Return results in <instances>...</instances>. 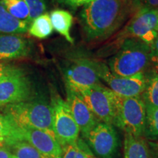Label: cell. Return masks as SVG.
<instances>
[{"mask_svg":"<svg viewBox=\"0 0 158 158\" xmlns=\"http://www.w3.org/2000/svg\"><path fill=\"white\" fill-rule=\"evenodd\" d=\"M133 9L130 0H93L81 13L83 29L89 41L107 38Z\"/></svg>","mask_w":158,"mask_h":158,"instance_id":"obj_1","label":"cell"},{"mask_svg":"<svg viewBox=\"0 0 158 158\" xmlns=\"http://www.w3.org/2000/svg\"><path fill=\"white\" fill-rule=\"evenodd\" d=\"M150 52V45L141 40L126 39L109 60L108 68L113 74L122 77L146 73L149 68Z\"/></svg>","mask_w":158,"mask_h":158,"instance_id":"obj_2","label":"cell"},{"mask_svg":"<svg viewBox=\"0 0 158 158\" xmlns=\"http://www.w3.org/2000/svg\"><path fill=\"white\" fill-rule=\"evenodd\" d=\"M5 113L18 127L43 130L56 138L53 130L52 108L43 100L8 105L5 106Z\"/></svg>","mask_w":158,"mask_h":158,"instance_id":"obj_3","label":"cell"},{"mask_svg":"<svg viewBox=\"0 0 158 158\" xmlns=\"http://www.w3.org/2000/svg\"><path fill=\"white\" fill-rule=\"evenodd\" d=\"M114 103V124L124 133L143 136L146 123V105L141 97L124 98L113 94Z\"/></svg>","mask_w":158,"mask_h":158,"instance_id":"obj_4","label":"cell"},{"mask_svg":"<svg viewBox=\"0 0 158 158\" xmlns=\"http://www.w3.org/2000/svg\"><path fill=\"white\" fill-rule=\"evenodd\" d=\"M53 130L62 147L78 143L80 130L66 100L59 96L54 97L51 102Z\"/></svg>","mask_w":158,"mask_h":158,"instance_id":"obj_5","label":"cell"},{"mask_svg":"<svg viewBox=\"0 0 158 158\" xmlns=\"http://www.w3.org/2000/svg\"><path fill=\"white\" fill-rule=\"evenodd\" d=\"M81 96L92 113L100 122L114 124V92L102 84L73 89Z\"/></svg>","mask_w":158,"mask_h":158,"instance_id":"obj_6","label":"cell"},{"mask_svg":"<svg viewBox=\"0 0 158 158\" xmlns=\"http://www.w3.org/2000/svg\"><path fill=\"white\" fill-rule=\"evenodd\" d=\"M157 27L158 10L140 9L122 31L119 38L139 39L151 45L157 36Z\"/></svg>","mask_w":158,"mask_h":158,"instance_id":"obj_7","label":"cell"},{"mask_svg":"<svg viewBox=\"0 0 158 158\" xmlns=\"http://www.w3.org/2000/svg\"><path fill=\"white\" fill-rule=\"evenodd\" d=\"M99 77L108 84L114 93L124 98L141 97L147 81L145 73L129 77L118 76L110 72L107 65L100 62Z\"/></svg>","mask_w":158,"mask_h":158,"instance_id":"obj_8","label":"cell"},{"mask_svg":"<svg viewBox=\"0 0 158 158\" xmlns=\"http://www.w3.org/2000/svg\"><path fill=\"white\" fill-rule=\"evenodd\" d=\"M31 94V82L21 69L17 68L0 81V107L27 101Z\"/></svg>","mask_w":158,"mask_h":158,"instance_id":"obj_9","label":"cell"},{"mask_svg":"<svg viewBox=\"0 0 158 158\" xmlns=\"http://www.w3.org/2000/svg\"><path fill=\"white\" fill-rule=\"evenodd\" d=\"M99 65L100 62L86 57L73 59L65 73L66 86L78 89L101 84Z\"/></svg>","mask_w":158,"mask_h":158,"instance_id":"obj_10","label":"cell"},{"mask_svg":"<svg viewBox=\"0 0 158 158\" xmlns=\"http://www.w3.org/2000/svg\"><path fill=\"white\" fill-rule=\"evenodd\" d=\"M85 138L100 157L113 158L115 155L118 146V138L112 124L99 122Z\"/></svg>","mask_w":158,"mask_h":158,"instance_id":"obj_11","label":"cell"},{"mask_svg":"<svg viewBox=\"0 0 158 158\" xmlns=\"http://www.w3.org/2000/svg\"><path fill=\"white\" fill-rule=\"evenodd\" d=\"M21 141H25L48 158H62V147L56 138L46 132L32 128H20Z\"/></svg>","mask_w":158,"mask_h":158,"instance_id":"obj_12","label":"cell"},{"mask_svg":"<svg viewBox=\"0 0 158 158\" xmlns=\"http://www.w3.org/2000/svg\"><path fill=\"white\" fill-rule=\"evenodd\" d=\"M67 102L78 126L80 133L85 138L99 122H100L92 113L87 104L76 91L66 86Z\"/></svg>","mask_w":158,"mask_h":158,"instance_id":"obj_13","label":"cell"},{"mask_svg":"<svg viewBox=\"0 0 158 158\" xmlns=\"http://www.w3.org/2000/svg\"><path fill=\"white\" fill-rule=\"evenodd\" d=\"M30 44L19 35L0 34V61H7L27 56Z\"/></svg>","mask_w":158,"mask_h":158,"instance_id":"obj_14","label":"cell"},{"mask_svg":"<svg viewBox=\"0 0 158 158\" xmlns=\"http://www.w3.org/2000/svg\"><path fill=\"white\" fill-rule=\"evenodd\" d=\"M124 158H152L149 142L143 136L124 133Z\"/></svg>","mask_w":158,"mask_h":158,"instance_id":"obj_15","label":"cell"},{"mask_svg":"<svg viewBox=\"0 0 158 158\" xmlns=\"http://www.w3.org/2000/svg\"><path fill=\"white\" fill-rule=\"evenodd\" d=\"M50 19L53 28L69 43H73L74 40L70 35L73 17L70 12L64 10H54L51 13Z\"/></svg>","mask_w":158,"mask_h":158,"instance_id":"obj_16","label":"cell"},{"mask_svg":"<svg viewBox=\"0 0 158 158\" xmlns=\"http://www.w3.org/2000/svg\"><path fill=\"white\" fill-rule=\"evenodd\" d=\"M29 23L15 19L0 4V33L19 35L29 30Z\"/></svg>","mask_w":158,"mask_h":158,"instance_id":"obj_17","label":"cell"},{"mask_svg":"<svg viewBox=\"0 0 158 158\" xmlns=\"http://www.w3.org/2000/svg\"><path fill=\"white\" fill-rule=\"evenodd\" d=\"M6 147L15 158H48L25 141H11Z\"/></svg>","mask_w":158,"mask_h":158,"instance_id":"obj_18","label":"cell"},{"mask_svg":"<svg viewBox=\"0 0 158 158\" xmlns=\"http://www.w3.org/2000/svg\"><path fill=\"white\" fill-rule=\"evenodd\" d=\"M53 29L50 15L45 13L37 17L30 23L28 31L33 37L38 39H45L52 34Z\"/></svg>","mask_w":158,"mask_h":158,"instance_id":"obj_19","label":"cell"},{"mask_svg":"<svg viewBox=\"0 0 158 158\" xmlns=\"http://www.w3.org/2000/svg\"><path fill=\"white\" fill-rule=\"evenodd\" d=\"M0 4L15 19L29 23L30 13L23 0H0Z\"/></svg>","mask_w":158,"mask_h":158,"instance_id":"obj_20","label":"cell"},{"mask_svg":"<svg viewBox=\"0 0 158 158\" xmlns=\"http://www.w3.org/2000/svg\"><path fill=\"white\" fill-rule=\"evenodd\" d=\"M143 137L151 141H158V108L146 106V123Z\"/></svg>","mask_w":158,"mask_h":158,"instance_id":"obj_21","label":"cell"},{"mask_svg":"<svg viewBox=\"0 0 158 158\" xmlns=\"http://www.w3.org/2000/svg\"><path fill=\"white\" fill-rule=\"evenodd\" d=\"M141 98L147 106L158 108V74L147 76V81Z\"/></svg>","mask_w":158,"mask_h":158,"instance_id":"obj_22","label":"cell"},{"mask_svg":"<svg viewBox=\"0 0 158 158\" xmlns=\"http://www.w3.org/2000/svg\"><path fill=\"white\" fill-rule=\"evenodd\" d=\"M0 135L11 141H21L19 127L5 114L0 113ZM9 141V142H10Z\"/></svg>","mask_w":158,"mask_h":158,"instance_id":"obj_23","label":"cell"},{"mask_svg":"<svg viewBox=\"0 0 158 158\" xmlns=\"http://www.w3.org/2000/svg\"><path fill=\"white\" fill-rule=\"evenodd\" d=\"M27 5L30 13L29 23L32 22L37 17L45 13L46 10V3L45 0H23Z\"/></svg>","mask_w":158,"mask_h":158,"instance_id":"obj_24","label":"cell"},{"mask_svg":"<svg viewBox=\"0 0 158 158\" xmlns=\"http://www.w3.org/2000/svg\"><path fill=\"white\" fill-rule=\"evenodd\" d=\"M92 157L78 145V142L75 144H68L62 147V158H90Z\"/></svg>","mask_w":158,"mask_h":158,"instance_id":"obj_25","label":"cell"},{"mask_svg":"<svg viewBox=\"0 0 158 158\" xmlns=\"http://www.w3.org/2000/svg\"><path fill=\"white\" fill-rule=\"evenodd\" d=\"M150 64L149 69L152 75L158 74V34L153 43L150 45Z\"/></svg>","mask_w":158,"mask_h":158,"instance_id":"obj_26","label":"cell"},{"mask_svg":"<svg viewBox=\"0 0 158 158\" xmlns=\"http://www.w3.org/2000/svg\"><path fill=\"white\" fill-rule=\"evenodd\" d=\"M131 5L133 10H138L142 8L158 10V0H134Z\"/></svg>","mask_w":158,"mask_h":158,"instance_id":"obj_27","label":"cell"},{"mask_svg":"<svg viewBox=\"0 0 158 158\" xmlns=\"http://www.w3.org/2000/svg\"><path fill=\"white\" fill-rule=\"evenodd\" d=\"M16 69L17 68L10 66L9 64L0 63V81H2L5 77L8 76L12 73L14 72Z\"/></svg>","mask_w":158,"mask_h":158,"instance_id":"obj_28","label":"cell"},{"mask_svg":"<svg viewBox=\"0 0 158 158\" xmlns=\"http://www.w3.org/2000/svg\"><path fill=\"white\" fill-rule=\"evenodd\" d=\"M64 5L70 6L73 8H77L83 5H86L90 2H92L93 0H60Z\"/></svg>","mask_w":158,"mask_h":158,"instance_id":"obj_29","label":"cell"},{"mask_svg":"<svg viewBox=\"0 0 158 158\" xmlns=\"http://www.w3.org/2000/svg\"><path fill=\"white\" fill-rule=\"evenodd\" d=\"M0 158H15L7 147H0Z\"/></svg>","mask_w":158,"mask_h":158,"instance_id":"obj_30","label":"cell"},{"mask_svg":"<svg viewBox=\"0 0 158 158\" xmlns=\"http://www.w3.org/2000/svg\"><path fill=\"white\" fill-rule=\"evenodd\" d=\"M150 151H151L152 157L158 158V141L157 143H149Z\"/></svg>","mask_w":158,"mask_h":158,"instance_id":"obj_31","label":"cell"},{"mask_svg":"<svg viewBox=\"0 0 158 158\" xmlns=\"http://www.w3.org/2000/svg\"><path fill=\"white\" fill-rule=\"evenodd\" d=\"M10 140L5 136L0 135V147H4L5 146H7V144L9 143Z\"/></svg>","mask_w":158,"mask_h":158,"instance_id":"obj_32","label":"cell"},{"mask_svg":"<svg viewBox=\"0 0 158 158\" xmlns=\"http://www.w3.org/2000/svg\"><path fill=\"white\" fill-rule=\"evenodd\" d=\"M130 2H133V1H134V0H130Z\"/></svg>","mask_w":158,"mask_h":158,"instance_id":"obj_33","label":"cell"},{"mask_svg":"<svg viewBox=\"0 0 158 158\" xmlns=\"http://www.w3.org/2000/svg\"><path fill=\"white\" fill-rule=\"evenodd\" d=\"M90 158H96V157H91Z\"/></svg>","mask_w":158,"mask_h":158,"instance_id":"obj_34","label":"cell"},{"mask_svg":"<svg viewBox=\"0 0 158 158\" xmlns=\"http://www.w3.org/2000/svg\"><path fill=\"white\" fill-rule=\"evenodd\" d=\"M157 31H158V27H157Z\"/></svg>","mask_w":158,"mask_h":158,"instance_id":"obj_35","label":"cell"}]
</instances>
